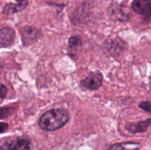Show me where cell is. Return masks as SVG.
Here are the masks:
<instances>
[{"label":"cell","mask_w":151,"mask_h":150,"mask_svg":"<svg viewBox=\"0 0 151 150\" xmlns=\"http://www.w3.org/2000/svg\"><path fill=\"white\" fill-rule=\"evenodd\" d=\"M129 13L128 10L121 4H111L109 7V14L111 18L116 20L125 21L129 19Z\"/></svg>","instance_id":"6"},{"label":"cell","mask_w":151,"mask_h":150,"mask_svg":"<svg viewBox=\"0 0 151 150\" xmlns=\"http://www.w3.org/2000/svg\"><path fill=\"white\" fill-rule=\"evenodd\" d=\"M7 88L3 84L0 83V103L3 101L7 95Z\"/></svg>","instance_id":"15"},{"label":"cell","mask_w":151,"mask_h":150,"mask_svg":"<svg viewBox=\"0 0 151 150\" xmlns=\"http://www.w3.org/2000/svg\"><path fill=\"white\" fill-rule=\"evenodd\" d=\"M139 107L141 109L144 110L147 113H151V101H142L139 104Z\"/></svg>","instance_id":"14"},{"label":"cell","mask_w":151,"mask_h":150,"mask_svg":"<svg viewBox=\"0 0 151 150\" xmlns=\"http://www.w3.org/2000/svg\"><path fill=\"white\" fill-rule=\"evenodd\" d=\"M70 119L69 112L63 108H54L45 112L38 121L40 128L45 131H54L64 126Z\"/></svg>","instance_id":"1"},{"label":"cell","mask_w":151,"mask_h":150,"mask_svg":"<svg viewBox=\"0 0 151 150\" xmlns=\"http://www.w3.org/2000/svg\"><path fill=\"white\" fill-rule=\"evenodd\" d=\"M150 124L151 119H148L137 123H128L125 125V128L131 133H140L146 132Z\"/></svg>","instance_id":"10"},{"label":"cell","mask_w":151,"mask_h":150,"mask_svg":"<svg viewBox=\"0 0 151 150\" xmlns=\"http://www.w3.org/2000/svg\"><path fill=\"white\" fill-rule=\"evenodd\" d=\"M22 41L24 45H29L36 41L41 35V32L36 28L25 26L21 29Z\"/></svg>","instance_id":"7"},{"label":"cell","mask_w":151,"mask_h":150,"mask_svg":"<svg viewBox=\"0 0 151 150\" xmlns=\"http://www.w3.org/2000/svg\"><path fill=\"white\" fill-rule=\"evenodd\" d=\"M17 3H7L3 8V13L6 15L13 14L26 8L29 0H16Z\"/></svg>","instance_id":"9"},{"label":"cell","mask_w":151,"mask_h":150,"mask_svg":"<svg viewBox=\"0 0 151 150\" xmlns=\"http://www.w3.org/2000/svg\"><path fill=\"white\" fill-rule=\"evenodd\" d=\"M82 40L78 36H72L69 39V54L73 58H77L82 46Z\"/></svg>","instance_id":"11"},{"label":"cell","mask_w":151,"mask_h":150,"mask_svg":"<svg viewBox=\"0 0 151 150\" xmlns=\"http://www.w3.org/2000/svg\"><path fill=\"white\" fill-rule=\"evenodd\" d=\"M150 86H151V78H150Z\"/></svg>","instance_id":"17"},{"label":"cell","mask_w":151,"mask_h":150,"mask_svg":"<svg viewBox=\"0 0 151 150\" xmlns=\"http://www.w3.org/2000/svg\"><path fill=\"white\" fill-rule=\"evenodd\" d=\"M31 142L28 138L17 137L3 143L0 148L1 150H29Z\"/></svg>","instance_id":"2"},{"label":"cell","mask_w":151,"mask_h":150,"mask_svg":"<svg viewBox=\"0 0 151 150\" xmlns=\"http://www.w3.org/2000/svg\"><path fill=\"white\" fill-rule=\"evenodd\" d=\"M103 83V75L100 72H92L81 82L82 88L89 91H95L100 88Z\"/></svg>","instance_id":"3"},{"label":"cell","mask_w":151,"mask_h":150,"mask_svg":"<svg viewBox=\"0 0 151 150\" xmlns=\"http://www.w3.org/2000/svg\"><path fill=\"white\" fill-rule=\"evenodd\" d=\"M131 7L137 14L146 19L151 18V0H134Z\"/></svg>","instance_id":"4"},{"label":"cell","mask_w":151,"mask_h":150,"mask_svg":"<svg viewBox=\"0 0 151 150\" xmlns=\"http://www.w3.org/2000/svg\"><path fill=\"white\" fill-rule=\"evenodd\" d=\"M15 38V31L10 27L0 29V47H7L13 44Z\"/></svg>","instance_id":"8"},{"label":"cell","mask_w":151,"mask_h":150,"mask_svg":"<svg viewBox=\"0 0 151 150\" xmlns=\"http://www.w3.org/2000/svg\"><path fill=\"white\" fill-rule=\"evenodd\" d=\"M14 107H8V106L0 107V119H6L11 116L14 112Z\"/></svg>","instance_id":"13"},{"label":"cell","mask_w":151,"mask_h":150,"mask_svg":"<svg viewBox=\"0 0 151 150\" xmlns=\"http://www.w3.org/2000/svg\"><path fill=\"white\" fill-rule=\"evenodd\" d=\"M8 127V124L4 122H0V133L5 132Z\"/></svg>","instance_id":"16"},{"label":"cell","mask_w":151,"mask_h":150,"mask_svg":"<svg viewBox=\"0 0 151 150\" xmlns=\"http://www.w3.org/2000/svg\"><path fill=\"white\" fill-rule=\"evenodd\" d=\"M140 144L136 142H126L116 144L109 147L108 150H138Z\"/></svg>","instance_id":"12"},{"label":"cell","mask_w":151,"mask_h":150,"mask_svg":"<svg viewBox=\"0 0 151 150\" xmlns=\"http://www.w3.org/2000/svg\"><path fill=\"white\" fill-rule=\"evenodd\" d=\"M104 47L106 51L111 55L116 56L122 54L126 47V44L119 38H114L106 41V43H105Z\"/></svg>","instance_id":"5"}]
</instances>
